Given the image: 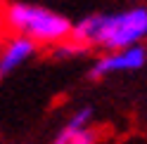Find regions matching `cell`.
<instances>
[{
    "mask_svg": "<svg viewBox=\"0 0 147 144\" xmlns=\"http://www.w3.org/2000/svg\"><path fill=\"white\" fill-rule=\"evenodd\" d=\"M147 35V7H131L112 14H90L71 26L69 40L83 47H100L119 52L135 47Z\"/></svg>",
    "mask_w": 147,
    "mask_h": 144,
    "instance_id": "cell-1",
    "label": "cell"
},
{
    "mask_svg": "<svg viewBox=\"0 0 147 144\" xmlns=\"http://www.w3.org/2000/svg\"><path fill=\"white\" fill-rule=\"evenodd\" d=\"M3 21L7 29H12L17 35L29 38L31 43L43 45H59L69 40L71 35V21L64 14L50 10L43 5H29V3H12L5 5Z\"/></svg>",
    "mask_w": 147,
    "mask_h": 144,
    "instance_id": "cell-2",
    "label": "cell"
},
{
    "mask_svg": "<svg viewBox=\"0 0 147 144\" xmlns=\"http://www.w3.org/2000/svg\"><path fill=\"white\" fill-rule=\"evenodd\" d=\"M147 61V50L142 45H135V47L128 50H119V52H107L105 57H100L93 69H90V78H105L112 73H123V71H138L142 69Z\"/></svg>",
    "mask_w": 147,
    "mask_h": 144,
    "instance_id": "cell-3",
    "label": "cell"
},
{
    "mask_svg": "<svg viewBox=\"0 0 147 144\" xmlns=\"http://www.w3.org/2000/svg\"><path fill=\"white\" fill-rule=\"evenodd\" d=\"M90 121H93V109L90 106L74 111L71 118L67 121V125L57 132L52 144H95L97 135L90 128Z\"/></svg>",
    "mask_w": 147,
    "mask_h": 144,
    "instance_id": "cell-4",
    "label": "cell"
},
{
    "mask_svg": "<svg viewBox=\"0 0 147 144\" xmlns=\"http://www.w3.org/2000/svg\"><path fill=\"white\" fill-rule=\"evenodd\" d=\"M38 45L31 43L29 38H22V35H14L5 43L3 52H0V78L10 76L14 69H19L26 59H29Z\"/></svg>",
    "mask_w": 147,
    "mask_h": 144,
    "instance_id": "cell-5",
    "label": "cell"
},
{
    "mask_svg": "<svg viewBox=\"0 0 147 144\" xmlns=\"http://www.w3.org/2000/svg\"><path fill=\"white\" fill-rule=\"evenodd\" d=\"M86 50L88 47H83V45H78L74 40H64L59 45H55V57L67 59V57H76V55H81V52H86Z\"/></svg>",
    "mask_w": 147,
    "mask_h": 144,
    "instance_id": "cell-6",
    "label": "cell"
}]
</instances>
